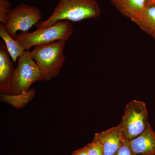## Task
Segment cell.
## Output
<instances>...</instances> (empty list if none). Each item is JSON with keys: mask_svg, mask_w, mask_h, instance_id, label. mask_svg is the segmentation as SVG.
<instances>
[{"mask_svg": "<svg viewBox=\"0 0 155 155\" xmlns=\"http://www.w3.org/2000/svg\"><path fill=\"white\" fill-rule=\"evenodd\" d=\"M5 43L0 41V91L2 94H10L12 81L15 73L13 63Z\"/></svg>", "mask_w": 155, "mask_h": 155, "instance_id": "8", "label": "cell"}, {"mask_svg": "<svg viewBox=\"0 0 155 155\" xmlns=\"http://www.w3.org/2000/svg\"><path fill=\"white\" fill-rule=\"evenodd\" d=\"M112 4L125 17L134 23L138 19L152 0H110Z\"/></svg>", "mask_w": 155, "mask_h": 155, "instance_id": "10", "label": "cell"}, {"mask_svg": "<svg viewBox=\"0 0 155 155\" xmlns=\"http://www.w3.org/2000/svg\"><path fill=\"white\" fill-rule=\"evenodd\" d=\"M66 41L59 40L37 46L30 52L40 72V81H49L58 76L66 60L64 52Z\"/></svg>", "mask_w": 155, "mask_h": 155, "instance_id": "2", "label": "cell"}, {"mask_svg": "<svg viewBox=\"0 0 155 155\" xmlns=\"http://www.w3.org/2000/svg\"><path fill=\"white\" fill-rule=\"evenodd\" d=\"M145 103L134 100L126 105L118 125L123 139L130 141L143 133L149 124Z\"/></svg>", "mask_w": 155, "mask_h": 155, "instance_id": "4", "label": "cell"}, {"mask_svg": "<svg viewBox=\"0 0 155 155\" xmlns=\"http://www.w3.org/2000/svg\"><path fill=\"white\" fill-rule=\"evenodd\" d=\"M35 92L34 89H30L17 95L1 94V100L2 101L9 103L16 108L23 107L32 99Z\"/></svg>", "mask_w": 155, "mask_h": 155, "instance_id": "13", "label": "cell"}, {"mask_svg": "<svg viewBox=\"0 0 155 155\" xmlns=\"http://www.w3.org/2000/svg\"><path fill=\"white\" fill-rule=\"evenodd\" d=\"M114 155H134L130 148L129 141L124 140L122 145Z\"/></svg>", "mask_w": 155, "mask_h": 155, "instance_id": "15", "label": "cell"}, {"mask_svg": "<svg viewBox=\"0 0 155 155\" xmlns=\"http://www.w3.org/2000/svg\"><path fill=\"white\" fill-rule=\"evenodd\" d=\"M123 139L118 125L94 134L92 141L101 148L103 155H114L122 145Z\"/></svg>", "mask_w": 155, "mask_h": 155, "instance_id": "7", "label": "cell"}, {"mask_svg": "<svg viewBox=\"0 0 155 155\" xmlns=\"http://www.w3.org/2000/svg\"><path fill=\"white\" fill-rule=\"evenodd\" d=\"M73 32V25L70 21H59L52 26L37 29L32 32H22L14 39L25 51L37 46L48 44L59 40L67 41Z\"/></svg>", "mask_w": 155, "mask_h": 155, "instance_id": "3", "label": "cell"}, {"mask_svg": "<svg viewBox=\"0 0 155 155\" xmlns=\"http://www.w3.org/2000/svg\"><path fill=\"white\" fill-rule=\"evenodd\" d=\"M41 19L39 9L35 6L21 4L11 10L5 27L10 36L14 38L18 31H28Z\"/></svg>", "mask_w": 155, "mask_h": 155, "instance_id": "6", "label": "cell"}, {"mask_svg": "<svg viewBox=\"0 0 155 155\" xmlns=\"http://www.w3.org/2000/svg\"><path fill=\"white\" fill-rule=\"evenodd\" d=\"M71 155H87L86 147L84 146L81 148L76 150L73 152Z\"/></svg>", "mask_w": 155, "mask_h": 155, "instance_id": "17", "label": "cell"}, {"mask_svg": "<svg viewBox=\"0 0 155 155\" xmlns=\"http://www.w3.org/2000/svg\"><path fill=\"white\" fill-rule=\"evenodd\" d=\"M101 13L100 6L96 0H59L49 18L35 25L37 29H41L62 20L78 22L95 19Z\"/></svg>", "mask_w": 155, "mask_h": 155, "instance_id": "1", "label": "cell"}, {"mask_svg": "<svg viewBox=\"0 0 155 155\" xmlns=\"http://www.w3.org/2000/svg\"><path fill=\"white\" fill-rule=\"evenodd\" d=\"M0 36L5 41L7 49L13 62H16L18 58L25 50L20 44L10 36L6 30L5 25L0 24Z\"/></svg>", "mask_w": 155, "mask_h": 155, "instance_id": "12", "label": "cell"}, {"mask_svg": "<svg viewBox=\"0 0 155 155\" xmlns=\"http://www.w3.org/2000/svg\"><path fill=\"white\" fill-rule=\"evenodd\" d=\"M135 23L141 30L155 39V4L150 3Z\"/></svg>", "mask_w": 155, "mask_h": 155, "instance_id": "11", "label": "cell"}, {"mask_svg": "<svg viewBox=\"0 0 155 155\" xmlns=\"http://www.w3.org/2000/svg\"><path fill=\"white\" fill-rule=\"evenodd\" d=\"M152 2L155 4V0H152Z\"/></svg>", "mask_w": 155, "mask_h": 155, "instance_id": "18", "label": "cell"}, {"mask_svg": "<svg viewBox=\"0 0 155 155\" xmlns=\"http://www.w3.org/2000/svg\"><path fill=\"white\" fill-rule=\"evenodd\" d=\"M18 65L12 81L11 95L28 91L35 81H40V72L29 51H25L18 58Z\"/></svg>", "mask_w": 155, "mask_h": 155, "instance_id": "5", "label": "cell"}, {"mask_svg": "<svg viewBox=\"0 0 155 155\" xmlns=\"http://www.w3.org/2000/svg\"><path fill=\"white\" fill-rule=\"evenodd\" d=\"M87 155H103L100 147L94 141L85 146Z\"/></svg>", "mask_w": 155, "mask_h": 155, "instance_id": "16", "label": "cell"}, {"mask_svg": "<svg viewBox=\"0 0 155 155\" xmlns=\"http://www.w3.org/2000/svg\"><path fill=\"white\" fill-rule=\"evenodd\" d=\"M11 4L8 0H0V21L5 25L11 11Z\"/></svg>", "mask_w": 155, "mask_h": 155, "instance_id": "14", "label": "cell"}, {"mask_svg": "<svg viewBox=\"0 0 155 155\" xmlns=\"http://www.w3.org/2000/svg\"><path fill=\"white\" fill-rule=\"evenodd\" d=\"M129 142L134 155H155V132L150 124L143 133Z\"/></svg>", "mask_w": 155, "mask_h": 155, "instance_id": "9", "label": "cell"}, {"mask_svg": "<svg viewBox=\"0 0 155 155\" xmlns=\"http://www.w3.org/2000/svg\"></svg>", "mask_w": 155, "mask_h": 155, "instance_id": "19", "label": "cell"}]
</instances>
